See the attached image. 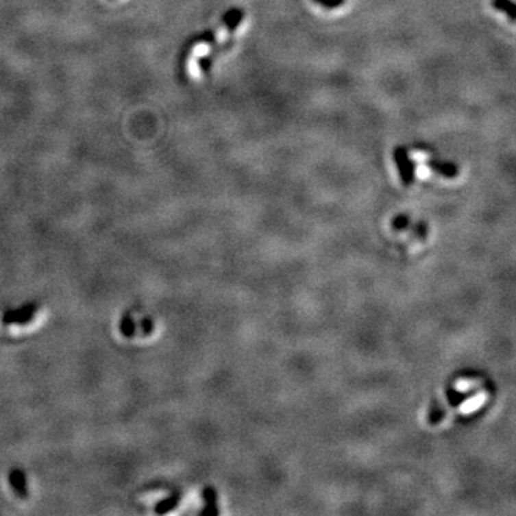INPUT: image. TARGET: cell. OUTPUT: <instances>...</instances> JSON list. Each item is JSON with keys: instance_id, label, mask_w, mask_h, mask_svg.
Instances as JSON below:
<instances>
[{"instance_id": "1", "label": "cell", "mask_w": 516, "mask_h": 516, "mask_svg": "<svg viewBox=\"0 0 516 516\" xmlns=\"http://www.w3.org/2000/svg\"><path fill=\"white\" fill-rule=\"evenodd\" d=\"M244 19V10L232 9L223 18L220 26H217L204 38L195 40L185 55V72L194 79L204 76L210 71L212 60L230 48Z\"/></svg>"}, {"instance_id": "2", "label": "cell", "mask_w": 516, "mask_h": 516, "mask_svg": "<svg viewBox=\"0 0 516 516\" xmlns=\"http://www.w3.org/2000/svg\"><path fill=\"white\" fill-rule=\"evenodd\" d=\"M48 317L39 302H25L0 312V333L9 339H25L38 332Z\"/></svg>"}, {"instance_id": "3", "label": "cell", "mask_w": 516, "mask_h": 516, "mask_svg": "<svg viewBox=\"0 0 516 516\" xmlns=\"http://www.w3.org/2000/svg\"><path fill=\"white\" fill-rule=\"evenodd\" d=\"M393 158H395V164L397 167L403 185L406 186L412 185L416 178V164L410 158L409 151L404 147H397L393 152Z\"/></svg>"}, {"instance_id": "4", "label": "cell", "mask_w": 516, "mask_h": 516, "mask_svg": "<svg viewBox=\"0 0 516 516\" xmlns=\"http://www.w3.org/2000/svg\"><path fill=\"white\" fill-rule=\"evenodd\" d=\"M9 488L14 496H18L22 500H26L30 495V480L29 476L22 469H13L8 478Z\"/></svg>"}, {"instance_id": "5", "label": "cell", "mask_w": 516, "mask_h": 516, "mask_svg": "<svg viewBox=\"0 0 516 516\" xmlns=\"http://www.w3.org/2000/svg\"><path fill=\"white\" fill-rule=\"evenodd\" d=\"M426 164L434 172V174L441 175L443 178H455L459 174L458 165L449 161H442L439 158H430L428 160Z\"/></svg>"}, {"instance_id": "6", "label": "cell", "mask_w": 516, "mask_h": 516, "mask_svg": "<svg viewBox=\"0 0 516 516\" xmlns=\"http://www.w3.org/2000/svg\"><path fill=\"white\" fill-rule=\"evenodd\" d=\"M492 8L505 13L511 22H516V3L513 0H492Z\"/></svg>"}, {"instance_id": "7", "label": "cell", "mask_w": 516, "mask_h": 516, "mask_svg": "<svg viewBox=\"0 0 516 516\" xmlns=\"http://www.w3.org/2000/svg\"><path fill=\"white\" fill-rule=\"evenodd\" d=\"M202 497L206 500V509L201 512V515H215L218 513L217 508V495L212 488H207L202 492Z\"/></svg>"}, {"instance_id": "8", "label": "cell", "mask_w": 516, "mask_h": 516, "mask_svg": "<svg viewBox=\"0 0 516 516\" xmlns=\"http://www.w3.org/2000/svg\"><path fill=\"white\" fill-rule=\"evenodd\" d=\"M178 497H180V496L175 495V496H169V497L161 500V502H158V505H156L155 511L158 512V513H167V512H169L171 509H174V508L177 506V504H178Z\"/></svg>"}, {"instance_id": "9", "label": "cell", "mask_w": 516, "mask_h": 516, "mask_svg": "<svg viewBox=\"0 0 516 516\" xmlns=\"http://www.w3.org/2000/svg\"><path fill=\"white\" fill-rule=\"evenodd\" d=\"M315 2L323 9H336L343 3V0H315Z\"/></svg>"}]
</instances>
